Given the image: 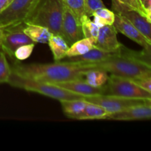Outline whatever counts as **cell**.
<instances>
[{"label": "cell", "instance_id": "1", "mask_svg": "<svg viewBox=\"0 0 151 151\" xmlns=\"http://www.w3.org/2000/svg\"><path fill=\"white\" fill-rule=\"evenodd\" d=\"M11 72L19 76L35 81L52 83L63 81H84L87 71L95 69L94 64L66 62L63 60L51 63L22 64L15 62L10 66Z\"/></svg>", "mask_w": 151, "mask_h": 151}, {"label": "cell", "instance_id": "2", "mask_svg": "<svg viewBox=\"0 0 151 151\" xmlns=\"http://www.w3.org/2000/svg\"><path fill=\"white\" fill-rule=\"evenodd\" d=\"M63 4L62 0H39L33 10L28 15L24 22L47 28L52 34L62 33V17Z\"/></svg>", "mask_w": 151, "mask_h": 151}, {"label": "cell", "instance_id": "3", "mask_svg": "<svg viewBox=\"0 0 151 151\" xmlns=\"http://www.w3.org/2000/svg\"><path fill=\"white\" fill-rule=\"evenodd\" d=\"M95 69H100L122 78L135 80L151 77V67L131 58L118 54L113 55L97 63H92Z\"/></svg>", "mask_w": 151, "mask_h": 151}, {"label": "cell", "instance_id": "4", "mask_svg": "<svg viewBox=\"0 0 151 151\" xmlns=\"http://www.w3.org/2000/svg\"><path fill=\"white\" fill-rule=\"evenodd\" d=\"M7 83L16 88L38 93L58 100H79V99H84L85 97L84 96L75 94L50 83L24 78L12 72Z\"/></svg>", "mask_w": 151, "mask_h": 151}, {"label": "cell", "instance_id": "5", "mask_svg": "<svg viewBox=\"0 0 151 151\" xmlns=\"http://www.w3.org/2000/svg\"><path fill=\"white\" fill-rule=\"evenodd\" d=\"M26 26L24 22H21L5 25L1 28L0 50L11 59H15L14 52L18 47L35 43L24 32Z\"/></svg>", "mask_w": 151, "mask_h": 151}, {"label": "cell", "instance_id": "6", "mask_svg": "<svg viewBox=\"0 0 151 151\" xmlns=\"http://www.w3.org/2000/svg\"><path fill=\"white\" fill-rule=\"evenodd\" d=\"M105 86L104 94L125 98L151 100V93L142 88L134 81L114 75L109 77Z\"/></svg>", "mask_w": 151, "mask_h": 151}, {"label": "cell", "instance_id": "7", "mask_svg": "<svg viewBox=\"0 0 151 151\" xmlns=\"http://www.w3.org/2000/svg\"><path fill=\"white\" fill-rule=\"evenodd\" d=\"M83 100L88 103H94L101 106L109 114L129 109L132 106L151 103V100H147V99L125 98V97L106 95V94L87 96L84 97Z\"/></svg>", "mask_w": 151, "mask_h": 151}, {"label": "cell", "instance_id": "8", "mask_svg": "<svg viewBox=\"0 0 151 151\" xmlns=\"http://www.w3.org/2000/svg\"><path fill=\"white\" fill-rule=\"evenodd\" d=\"M39 0H13L0 13V25L24 22Z\"/></svg>", "mask_w": 151, "mask_h": 151}, {"label": "cell", "instance_id": "9", "mask_svg": "<svg viewBox=\"0 0 151 151\" xmlns=\"http://www.w3.org/2000/svg\"><path fill=\"white\" fill-rule=\"evenodd\" d=\"M111 3L114 13L129 21L141 32V33L147 38V41L151 42L150 22L147 20L145 16L141 14L139 12L118 2L116 0H111Z\"/></svg>", "mask_w": 151, "mask_h": 151}, {"label": "cell", "instance_id": "10", "mask_svg": "<svg viewBox=\"0 0 151 151\" xmlns=\"http://www.w3.org/2000/svg\"><path fill=\"white\" fill-rule=\"evenodd\" d=\"M61 28L63 38L66 40L69 46H71L75 41L84 38L81 22L64 4Z\"/></svg>", "mask_w": 151, "mask_h": 151}, {"label": "cell", "instance_id": "11", "mask_svg": "<svg viewBox=\"0 0 151 151\" xmlns=\"http://www.w3.org/2000/svg\"><path fill=\"white\" fill-rule=\"evenodd\" d=\"M113 25L117 32L123 34L134 42L142 46L143 48L151 49V42L147 41L141 32L124 17L115 13Z\"/></svg>", "mask_w": 151, "mask_h": 151}, {"label": "cell", "instance_id": "12", "mask_svg": "<svg viewBox=\"0 0 151 151\" xmlns=\"http://www.w3.org/2000/svg\"><path fill=\"white\" fill-rule=\"evenodd\" d=\"M94 45L95 47L103 51L117 52L122 44L118 41L117 32L114 25L111 24L100 27Z\"/></svg>", "mask_w": 151, "mask_h": 151}, {"label": "cell", "instance_id": "13", "mask_svg": "<svg viewBox=\"0 0 151 151\" xmlns=\"http://www.w3.org/2000/svg\"><path fill=\"white\" fill-rule=\"evenodd\" d=\"M151 118V103L132 106L121 111L109 114L107 119L117 121L147 120Z\"/></svg>", "mask_w": 151, "mask_h": 151}, {"label": "cell", "instance_id": "14", "mask_svg": "<svg viewBox=\"0 0 151 151\" xmlns=\"http://www.w3.org/2000/svg\"><path fill=\"white\" fill-rule=\"evenodd\" d=\"M52 84L75 93V94L84 96V97L104 94L105 92L104 86L102 87L91 86L89 84L87 83L85 81H81V80L55 82L52 83Z\"/></svg>", "mask_w": 151, "mask_h": 151}, {"label": "cell", "instance_id": "15", "mask_svg": "<svg viewBox=\"0 0 151 151\" xmlns=\"http://www.w3.org/2000/svg\"><path fill=\"white\" fill-rule=\"evenodd\" d=\"M116 52H108L103 51L97 47H94L85 54L70 58L66 57L61 60L66 62H72V63L91 64V63H95L105 60L107 58L113 55Z\"/></svg>", "mask_w": 151, "mask_h": 151}, {"label": "cell", "instance_id": "16", "mask_svg": "<svg viewBox=\"0 0 151 151\" xmlns=\"http://www.w3.org/2000/svg\"><path fill=\"white\" fill-rule=\"evenodd\" d=\"M47 44L50 46L55 61L61 60L66 57L69 46L61 35L51 34Z\"/></svg>", "mask_w": 151, "mask_h": 151}, {"label": "cell", "instance_id": "17", "mask_svg": "<svg viewBox=\"0 0 151 151\" xmlns=\"http://www.w3.org/2000/svg\"><path fill=\"white\" fill-rule=\"evenodd\" d=\"M61 104L62 110L67 117L78 119V116L83 111L87 101L83 99L79 100H59Z\"/></svg>", "mask_w": 151, "mask_h": 151}, {"label": "cell", "instance_id": "18", "mask_svg": "<svg viewBox=\"0 0 151 151\" xmlns=\"http://www.w3.org/2000/svg\"><path fill=\"white\" fill-rule=\"evenodd\" d=\"M24 32L33 42L41 44H47L52 34L47 28L35 24H27Z\"/></svg>", "mask_w": 151, "mask_h": 151}, {"label": "cell", "instance_id": "19", "mask_svg": "<svg viewBox=\"0 0 151 151\" xmlns=\"http://www.w3.org/2000/svg\"><path fill=\"white\" fill-rule=\"evenodd\" d=\"M109 114L101 106L87 102L83 111L78 116V119H107Z\"/></svg>", "mask_w": 151, "mask_h": 151}, {"label": "cell", "instance_id": "20", "mask_svg": "<svg viewBox=\"0 0 151 151\" xmlns=\"http://www.w3.org/2000/svg\"><path fill=\"white\" fill-rule=\"evenodd\" d=\"M109 73L100 69H92L87 71L84 75V81L94 87L105 86L109 80Z\"/></svg>", "mask_w": 151, "mask_h": 151}, {"label": "cell", "instance_id": "21", "mask_svg": "<svg viewBox=\"0 0 151 151\" xmlns=\"http://www.w3.org/2000/svg\"><path fill=\"white\" fill-rule=\"evenodd\" d=\"M94 47H95L94 43L91 40H90L89 38H83L82 39L75 41L72 45L69 46L66 57L70 58L74 57V56L81 55L88 52L89 50Z\"/></svg>", "mask_w": 151, "mask_h": 151}, {"label": "cell", "instance_id": "22", "mask_svg": "<svg viewBox=\"0 0 151 151\" xmlns=\"http://www.w3.org/2000/svg\"><path fill=\"white\" fill-rule=\"evenodd\" d=\"M92 16L94 17L93 22L99 27H101L106 25L113 24L115 13L112 10H109L106 7H103V8H100L96 10L93 13Z\"/></svg>", "mask_w": 151, "mask_h": 151}, {"label": "cell", "instance_id": "23", "mask_svg": "<svg viewBox=\"0 0 151 151\" xmlns=\"http://www.w3.org/2000/svg\"><path fill=\"white\" fill-rule=\"evenodd\" d=\"M81 24L84 38H89L93 42L95 43L99 30H100V27L90 19V17L87 16H83L81 19Z\"/></svg>", "mask_w": 151, "mask_h": 151}, {"label": "cell", "instance_id": "24", "mask_svg": "<svg viewBox=\"0 0 151 151\" xmlns=\"http://www.w3.org/2000/svg\"><path fill=\"white\" fill-rule=\"evenodd\" d=\"M63 4L70 10L81 22V19L86 16L85 10V0H62Z\"/></svg>", "mask_w": 151, "mask_h": 151}, {"label": "cell", "instance_id": "25", "mask_svg": "<svg viewBox=\"0 0 151 151\" xmlns=\"http://www.w3.org/2000/svg\"><path fill=\"white\" fill-rule=\"evenodd\" d=\"M10 74L11 69L7 60L6 55L0 50V83H7Z\"/></svg>", "mask_w": 151, "mask_h": 151}, {"label": "cell", "instance_id": "26", "mask_svg": "<svg viewBox=\"0 0 151 151\" xmlns=\"http://www.w3.org/2000/svg\"><path fill=\"white\" fill-rule=\"evenodd\" d=\"M35 43H32L18 47L14 52L15 59L18 60H24L27 59L32 54L35 48Z\"/></svg>", "mask_w": 151, "mask_h": 151}, {"label": "cell", "instance_id": "27", "mask_svg": "<svg viewBox=\"0 0 151 151\" xmlns=\"http://www.w3.org/2000/svg\"><path fill=\"white\" fill-rule=\"evenodd\" d=\"M103 7H106V6L102 0H85L86 14L88 17L92 16L96 10Z\"/></svg>", "mask_w": 151, "mask_h": 151}, {"label": "cell", "instance_id": "28", "mask_svg": "<svg viewBox=\"0 0 151 151\" xmlns=\"http://www.w3.org/2000/svg\"><path fill=\"white\" fill-rule=\"evenodd\" d=\"M118 2L121 3V4H124V5H126L128 7H131V8L134 9V10H137V11L139 12L141 14H142L143 16H146V13L145 11L144 8H143L142 4L141 1L140 0H116ZM148 20V19H147ZM150 22V21H149Z\"/></svg>", "mask_w": 151, "mask_h": 151}, {"label": "cell", "instance_id": "29", "mask_svg": "<svg viewBox=\"0 0 151 151\" xmlns=\"http://www.w3.org/2000/svg\"><path fill=\"white\" fill-rule=\"evenodd\" d=\"M132 81H134L137 85L141 87L142 88L151 93V77L138 78V79L133 80Z\"/></svg>", "mask_w": 151, "mask_h": 151}, {"label": "cell", "instance_id": "30", "mask_svg": "<svg viewBox=\"0 0 151 151\" xmlns=\"http://www.w3.org/2000/svg\"><path fill=\"white\" fill-rule=\"evenodd\" d=\"M142 6L148 21L151 22V0H143Z\"/></svg>", "mask_w": 151, "mask_h": 151}, {"label": "cell", "instance_id": "31", "mask_svg": "<svg viewBox=\"0 0 151 151\" xmlns=\"http://www.w3.org/2000/svg\"><path fill=\"white\" fill-rule=\"evenodd\" d=\"M8 5V0H0V13Z\"/></svg>", "mask_w": 151, "mask_h": 151}, {"label": "cell", "instance_id": "32", "mask_svg": "<svg viewBox=\"0 0 151 151\" xmlns=\"http://www.w3.org/2000/svg\"><path fill=\"white\" fill-rule=\"evenodd\" d=\"M1 28H2V27L0 25V37H1Z\"/></svg>", "mask_w": 151, "mask_h": 151}, {"label": "cell", "instance_id": "33", "mask_svg": "<svg viewBox=\"0 0 151 151\" xmlns=\"http://www.w3.org/2000/svg\"><path fill=\"white\" fill-rule=\"evenodd\" d=\"M13 1V0H8V4H10V2H11V1Z\"/></svg>", "mask_w": 151, "mask_h": 151}, {"label": "cell", "instance_id": "34", "mask_svg": "<svg viewBox=\"0 0 151 151\" xmlns=\"http://www.w3.org/2000/svg\"><path fill=\"white\" fill-rule=\"evenodd\" d=\"M140 1H141V2H142V1H143V0H140Z\"/></svg>", "mask_w": 151, "mask_h": 151}]
</instances>
